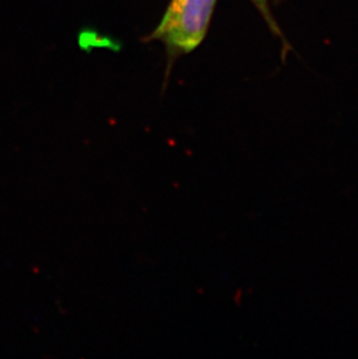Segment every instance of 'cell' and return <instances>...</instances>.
<instances>
[{"label": "cell", "mask_w": 358, "mask_h": 359, "mask_svg": "<svg viewBox=\"0 0 358 359\" xmlns=\"http://www.w3.org/2000/svg\"><path fill=\"white\" fill-rule=\"evenodd\" d=\"M218 0H171L162 20L150 35L171 54L194 50L206 36Z\"/></svg>", "instance_id": "1"}, {"label": "cell", "mask_w": 358, "mask_h": 359, "mask_svg": "<svg viewBox=\"0 0 358 359\" xmlns=\"http://www.w3.org/2000/svg\"><path fill=\"white\" fill-rule=\"evenodd\" d=\"M251 3L257 7V10L260 11V14L263 15L264 19L267 24L270 25L272 29H277L276 24H274V18L271 14L270 6L267 0H251Z\"/></svg>", "instance_id": "2"}]
</instances>
